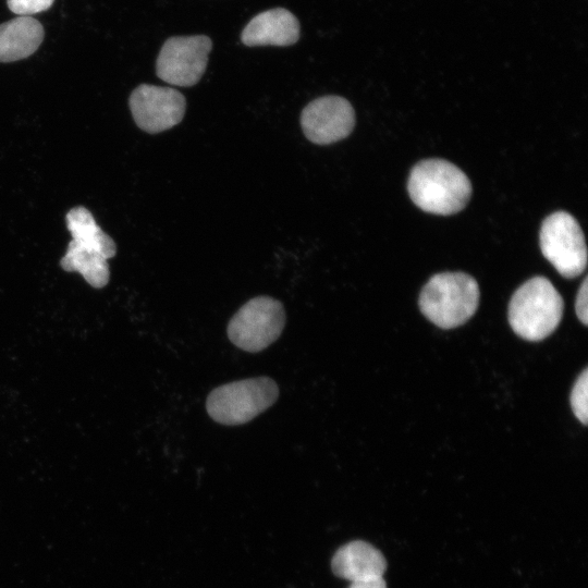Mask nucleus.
I'll list each match as a JSON object with an SVG mask.
<instances>
[{"mask_svg": "<svg viewBox=\"0 0 588 588\" xmlns=\"http://www.w3.org/2000/svg\"><path fill=\"white\" fill-rule=\"evenodd\" d=\"M411 199L421 210L449 216L465 208L471 196L468 176L444 159H425L411 171L407 182Z\"/></svg>", "mask_w": 588, "mask_h": 588, "instance_id": "1", "label": "nucleus"}, {"mask_svg": "<svg viewBox=\"0 0 588 588\" xmlns=\"http://www.w3.org/2000/svg\"><path fill=\"white\" fill-rule=\"evenodd\" d=\"M563 308V298L553 284L544 277H534L513 294L509 322L522 339L541 341L558 328Z\"/></svg>", "mask_w": 588, "mask_h": 588, "instance_id": "2", "label": "nucleus"}, {"mask_svg": "<svg viewBox=\"0 0 588 588\" xmlns=\"http://www.w3.org/2000/svg\"><path fill=\"white\" fill-rule=\"evenodd\" d=\"M480 291L477 281L464 272H442L429 279L419 295L422 315L442 329L464 324L476 313Z\"/></svg>", "mask_w": 588, "mask_h": 588, "instance_id": "3", "label": "nucleus"}, {"mask_svg": "<svg viewBox=\"0 0 588 588\" xmlns=\"http://www.w3.org/2000/svg\"><path fill=\"white\" fill-rule=\"evenodd\" d=\"M278 396V384L271 378H249L213 389L206 400V408L215 421L236 426L254 419L269 408Z\"/></svg>", "mask_w": 588, "mask_h": 588, "instance_id": "4", "label": "nucleus"}, {"mask_svg": "<svg viewBox=\"0 0 588 588\" xmlns=\"http://www.w3.org/2000/svg\"><path fill=\"white\" fill-rule=\"evenodd\" d=\"M284 326L285 311L281 302L262 295L247 301L230 319L226 331L235 346L256 353L272 344Z\"/></svg>", "mask_w": 588, "mask_h": 588, "instance_id": "5", "label": "nucleus"}, {"mask_svg": "<svg viewBox=\"0 0 588 588\" xmlns=\"http://www.w3.org/2000/svg\"><path fill=\"white\" fill-rule=\"evenodd\" d=\"M539 243L542 255L556 271L572 279L587 266L585 235L577 220L566 211L548 216L541 225Z\"/></svg>", "mask_w": 588, "mask_h": 588, "instance_id": "6", "label": "nucleus"}, {"mask_svg": "<svg viewBox=\"0 0 588 588\" xmlns=\"http://www.w3.org/2000/svg\"><path fill=\"white\" fill-rule=\"evenodd\" d=\"M211 48V39L205 35L170 37L157 58L158 77L181 87L197 84L206 71Z\"/></svg>", "mask_w": 588, "mask_h": 588, "instance_id": "7", "label": "nucleus"}, {"mask_svg": "<svg viewBox=\"0 0 588 588\" xmlns=\"http://www.w3.org/2000/svg\"><path fill=\"white\" fill-rule=\"evenodd\" d=\"M130 109L137 126L156 134L179 124L186 110L182 93L171 87L142 84L131 94Z\"/></svg>", "mask_w": 588, "mask_h": 588, "instance_id": "8", "label": "nucleus"}, {"mask_svg": "<svg viewBox=\"0 0 588 588\" xmlns=\"http://www.w3.org/2000/svg\"><path fill=\"white\" fill-rule=\"evenodd\" d=\"M354 125L352 105L335 95L314 99L301 113V126L306 138L317 145H330L346 138Z\"/></svg>", "mask_w": 588, "mask_h": 588, "instance_id": "9", "label": "nucleus"}, {"mask_svg": "<svg viewBox=\"0 0 588 588\" xmlns=\"http://www.w3.org/2000/svg\"><path fill=\"white\" fill-rule=\"evenodd\" d=\"M299 38V23L283 8L264 11L253 17L242 32V42L254 46H291Z\"/></svg>", "mask_w": 588, "mask_h": 588, "instance_id": "10", "label": "nucleus"}, {"mask_svg": "<svg viewBox=\"0 0 588 588\" xmlns=\"http://www.w3.org/2000/svg\"><path fill=\"white\" fill-rule=\"evenodd\" d=\"M331 567L333 573L351 581L382 576L387 562L382 553L365 541H352L334 553Z\"/></svg>", "mask_w": 588, "mask_h": 588, "instance_id": "11", "label": "nucleus"}, {"mask_svg": "<svg viewBox=\"0 0 588 588\" xmlns=\"http://www.w3.org/2000/svg\"><path fill=\"white\" fill-rule=\"evenodd\" d=\"M42 25L32 16H17L0 24V62L33 54L44 39Z\"/></svg>", "mask_w": 588, "mask_h": 588, "instance_id": "12", "label": "nucleus"}, {"mask_svg": "<svg viewBox=\"0 0 588 588\" xmlns=\"http://www.w3.org/2000/svg\"><path fill=\"white\" fill-rule=\"evenodd\" d=\"M65 218L74 243L99 253L107 260L115 255V243L100 229L88 209L82 206L74 207Z\"/></svg>", "mask_w": 588, "mask_h": 588, "instance_id": "13", "label": "nucleus"}, {"mask_svg": "<svg viewBox=\"0 0 588 588\" xmlns=\"http://www.w3.org/2000/svg\"><path fill=\"white\" fill-rule=\"evenodd\" d=\"M60 265L63 270L79 272L94 287H103L109 281L107 259L99 253L82 247L71 241Z\"/></svg>", "mask_w": 588, "mask_h": 588, "instance_id": "14", "label": "nucleus"}, {"mask_svg": "<svg viewBox=\"0 0 588 588\" xmlns=\"http://www.w3.org/2000/svg\"><path fill=\"white\" fill-rule=\"evenodd\" d=\"M588 369L585 368L575 381L571 392V406L577 419L583 424L588 422Z\"/></svg>", "mask_w": 588, "mask_h": 588, "instance_id": "15", "label": "nucleus"}, {"mask_svg": "<svg viewBox=\"0 0 588 588\" xmlns=\"http://www.w3.org/2000/svg\"><path fill=\"white\" fill-rule=\"evenodd\" d=\"M54 0H7L9 9L20 16H30L32 14L48 10Z\"/></svg>", "mask_w": 588, "mask_h": 588, "instance_id": "16", "label": "nucleus"}, {"mask_svg": "<svg viewBox=\"0 0 588 588\" xmlns=\"http://www.w3.org/2000/svg\"><path fill=\"white\" fill-rule=\"evenodd\" d=\"M575 311L584 326L588 324V279H584L575 301Z\"/></svg>", "mask_w": 588, "mask_h": 588, "instance_id": "17", "label": "nucleus"}, {"mask_svg": "<svg viewBox=\"0 0 588 588\" xmlns=\"http://www.w3.org/2000/svg\"><path fill=\"white\" fill-rule=\"evenodd\" d=\"M348 588H387L382 576L352 581Z\"/></svg>", "mask_w": 588, "mask_h": 588, "instance_id": "18", "label": "nucleus"}]
</instances>
